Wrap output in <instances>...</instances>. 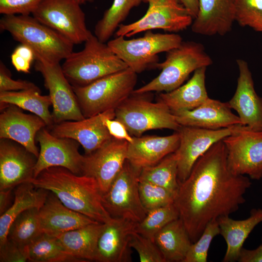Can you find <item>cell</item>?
<instances>
[{
    "label": "cell",
    "instance_id": "44dd1931",
    "mask_svg": "<svg viewBox=\"0 0 262 262\" xmlns=\"http://www.w3.org/2000/svg\"><path fill=\"white\" fill-rule=\"evenodd\" d=\"M20 108L9 105L0 115V139L15 141L38 157L35 144L38 132L47 126L44 121L33 114H27Z\"/></svg>",
    "mask_w": 262,
    "mask_h": 262
},
{
    "label": "cell",
    "instance_id": "c3c4849f",
    "mask_svg": "<svg viewBox=\"0 0 262 262\" xmlns=\"http://www.w3.org/2000/svg\"><path fill=\"white\" fill-rule=\"evenodd\" d=\"M186 8L193 18H195L198 12V0H179Z\"/></svg>",
    "mask_w": 262,
    "mask_h": 262
},
{
    "label": "cell",
    "instance_id": "52a82bcc",
    "mask_svg": "<svg viewBox=\"0 0 262 262\" xmlns=\"http://www.w3.org/2000/svg\"><path fill=\"white\" fill-rule=\"evenodd\" d=\"M182 41L177 33H155L147 31L141 37L128 40L124 36H115L107 43L128 67L137 74L155 68L159 63V53L178 47Z\"/></svg>",
    "mask_w": 262,
    "mask_h": 262
},
{
    "label": "cell",
    "instance_id": "5b68a950",
    "mask_svg": "<svg viewBox=\"0 0 262 262\" xmlns=\"http://www.w3.org/2000/svg\"><path fill=\"white\" fill-rule=\"evenodd\" d=\"M212 64V58L202 44L193 41H182L178 47L166 52L165 60L156 65L155 68L161 70L159 75L134 89L132 93L172 91L181 86L192 72Z\"/></svg>",
    "mask_w": 262,
    "mask_h": 262
},
{
    "label": "cell",
    "instance_id": "681fc988",
    "mask_svg": "<svg viewBox=\"0 0 262 262\" xmlns=\"http://www.w3.org/2000/svg\"><path fill=\"white\" fill-rule=\"evenodd\" d=\"M251 28L256 31L262 33V13Z\"/></svg>",
    "mask_w": 262,
    "mask_h": 262
},
{
    "label": "cell",
    "instance_id": "4dcf8cb0",
    "mask_svg": "<svg viewBox=\"0 0 262 262\" xmlns=\"http://www.w3.org/2000/svg\"><path fill=\"white\" fill-rule=\"evenodd\" d=\"M0 103L2 111L9 105H13L39 116L50 129L55 124L49 110L52 106L51 98L49 95H41L40 90L0 92Z\"/></svg>",
    "mask_w": 262,
    "mask_h": 262
},
{
    "label": "cell",
    "instance_id": "6da1fadb",
    "mask_svg": "<svg viewBox=\"0 0 262 262\" xmlns=\"http://www.w3.org/2000/svg\"><path fill=\"white\" fill-rule=\"evenodd\" d=\"M251 185L247 177L230 170L222 140L202 155L187 178L179 182L174 200L192 243L210 222L236 212Z\"/></svg>",
    "mask_w": 262,
    "mask_h": 262
},
{
    "label": "cell",
    "instance_id": "8992f818",
    "mask_svg": "<svg viewBox=\"0 0 262 262\" xmlns=\"http://www.w3.org/2000/svg\"><path fill=\"white\" fill-rule=\"evenodd\" d=\"M137 74L129 68L84 86H72L84 116L115 110L133 93Z\"/></svg>",
    "mask_w": 262,
    "mask_h": 262
},
{
    "label": "cell",
    "instance_id": "83f0119b",
    "mask_svg": "<svg viewBox=\"0 0 262 262\" xmlns=\"http://www.w3.org/2000/svg\"><path fill=\"white\" fill-rule=\"evenodd\" d=\"M103 223L98 222L55 236L66 252L80 261H96L98 239Z\"/></svg>",
    "mask_w": 262,
    "mask_h": 262
},
{
    "label": "cell",
    "instance_id": "ac0fdd59",
    "mask_svg": "<svg viewBox=\"0 0 262 262\" xmlns=\"http://www.w3.org/2000/svg\"><path fill=\"white\" fill-rule=\"evenodd\" d=\"M37 157L12 140H0V190L14 189L34 178Z\"/></svg>",
    "mask_w": 262,
    "mask_h": 262
},
{
    "label": "cell",
    "instance_id": "7bdbcfd3",
    "mask_svg": "<svg viewBox=\"0 0 262 262\" xmlns=\"http://www.w3.org/2000/svg\"><path fill=\"white\" fill-rule=\"evenodd\" d=\"M31 89L40 90L32 82L12 79L10 72L4 64L0 63V92L7 91H17Z\"/></svg>",
    "mask_w": 262,
    "mask_h": 262
},
{
    "label": "cell",
    "instance_id": "e0dca14e",
    "mask_svg": "<svg viewBox=\"0 0 262 262\" xmlns=\"http://www.w3.org/2000/svg\"><path fill=\"white\" fill-rule=\"evenodd\" d=\"M115 116L110 110L80 120L65 121L55 124L50 129L54 135L73 139L83 148L85 155L101 147L113 138L104 123L105 117Z\"/></svg>",
    "mask_w": 262,
    "mask_h": 262
},
{
    "label": "cell",
    "instance_id": "74e56055",
    "mask_svg": "<svg viewBox=\"0 0 262 262\" xmlns=\"http://www.w3.org/2000/svg\"><path fill=\"white\" fill-rule=\"evenodd\" d=\"M220 234L217 220L210 222L201 236L189 248L183 262H206L208 252L213 238Z\"/></svg>",
    "mask_w": 262,
    "mask_h": 262
},
{
    "label": "cell",
    "instance_id": "d6986e66",
    "mask_svg": "<svg viewBox=\"0 0 262 262\" xmlns=\"http://www.w3.org/2000/svg\"><path fill=\"white\" fill-rule=\"evenodd\" d=\"M236 63L239 69L237 85L228 103L237 112L242 125L252 131H262V98L255 90L248 63L241 59Z\"/></svg>",
    "mask_w": 262,
    "mask_h": 262
},
{
    "label": "cell",
    "instance_id": "b9f144b4",
    "mask_svg": "<svg viewBox=\"0 0 262 262\" xmlns=\"http://www.w3.org/2000/svg\"><path fill=\"white\" fill-rule=\"evenodd\" d=\"M11 59L12 65L17 71L28 73L33 62L35 60V54L30 47L21 44L14 50Z\"/></svg>",
    "mask_w": 262,
    "mask_h": 262
},
{
    "label": "cell",
    "instance_id": "277c9868",
    "mask_svg": "<svg viewBox=\"0 0 262 262\" xmlns=\"http://www.w3.org/2000/svg\"><path fill=\"white\" fill-rule=\"evenodd\" d=\"M0 28L16 41L30 47L35 56L55 63L73 52L74 44L56 31L30 15H3Z\"/></svg>",
    "mask_w": 262,
    "mask_h": 262
},
{
    "label": "cell",
    "instance_id": "d6a6232c",
    "mask_svg": "<svg viewBox=\"0 0 262 262\" xmlns=\"http://www.w3.org/2000/svg\"><path fill=\"white\" fill-rule=\"evenodd\" d=\"M143 2L145 0H114L111 7L104 12L101 18L96 23L95 35L99 41L107 43L131 10Z\"/></svg>",
    "mask_w": 262,
    "mask_h": 262
},
{
    "label": "cell",
    "instance_id": "d590c367",
    "mask_svg": "<svg viewBox=\"0 0 262 262\" xmlns=\"http://www.w3.org/2000/svg\"><path fill=\"white\" fill-rule=\"evenodd\" d=\"M179 217V212L174 203L152 209L147 211L141 221L136 223L134 231L154 241L160 230Z\"/></svg>",
    "mask_w": 262,
    "mask_h": 262
},
{
    "label": "cell",
    "instance_id": "4fadbf2b",
    "mask_svg": "<svg viewBox=\"0 0 262 262\" xmlns=\"http://www.w3.org/2000/svg\"><path fill=\"white\" fill-rule=\"evenodd\" d=\"M227 163L235 175H247L253 180L262 178V131L248 127L224 138Z\"/></svg>",
    "mask_w": 262,
    "mask_h": 262
},
{
    "label": "cell",
    "instance_id": "f907efd6",
    "mask_svg": "<svg viewBox=\"0 0 262 262\" xmlns=\"http://www.w3.org/2000/svg\"><path fill=\"white\" fill-rule=\"evenodd\" d=\"M94 0H77V1L81 4L88 2H92Z\"/></svg>",
    "mask_w": 262,
    "mask_h": 262
},
{
    "label": "cell",
    "instance_id": "7c38bea8",
    "mask_svg": "<svg viewBox=\"0 0 262 262\" xmlns=\"http://www.w3.org/2000/svg\"><path fill=\"white\" fill-rule=\"evenodd\" d=\"M34 68L43 78L52 101V116L54 124L85 118L72 85L64 75L60 63L49 61L35 56Z\"/></svg>",
    "mask_w": 262,
    "mask_h": 262
},
{
    "label": "cell",
    "instance_id": "bcb514c9",
    "mask_svg": "<svg viewBox=\"0 0 262 262\" xmlns=\"http://www.w3.org/2000/svg\"><path fill=\"white\" fill-rule=\"evenodd\" d=\"M237 261L239 262H262V244L257 248L249 250L242 247Z\"/></svg>",
    "mask_w": 262,
    "mask_h": 262
},
{
    "label": "cell",
    "instance_id": "9c48e42d",
    "mask_svg": "<svg viewBox=\"0 0 262 262\" xmlns=\"http://www.w3.org/2000/svg\"><path fill=\"white\" fill-rule=\"evenodd\" d=\"M141 170L126 160L108 190L102 194L103 205L112 217L138 223L146 216L147 212L142 205L139 191Z\"/></svg>",
    "mask_w": 262,
    "mask_h": 262
},
{
    "label": "cell",
    "instance_id": "7a4b0ae2",
    "mask_svg": "<svg viewBox=\"0 0 262 262\" xmlns=\"http://www.w3.org/2000/svg\"><path fill=\"white\" fill-rule=\"evenodd\" d=\"M31 182L36 188L54 194L69 209L96 221L104 223L112 218L103 205L102 194L93 177L55 166L43 170Z\"/></svg>",
    "mask_w": 262,
    "mask_h": 262
},
{
    "label": "cell",
    "instance_id": "484cf974",
    "mask_svg": "<svg viewBox=\"0 0 262 262\" xmlns=\"http://www.w3.org/2000/svg\"><path fill=\"white\" fill-rule=\"evenodd\" d=\"M207 67L196 70L192 77L185 84L167 92H162L158 100L164 103L172 113L193 110L208 98L205 78Z\"/></svg>",
    "mask_w": 262,
    "mask_h": 262
},
{
    "label": "cell",
    "instance_id": "ee69618b",
    "mask_svg": "<svg viewBox=\"0 0 262 262\" xmlns=\"http://www.w3.org/2000/svg\"><path fill=\"white\" fill-rule=\"evenodd\" d=\"M28 260L24 248L7 238V241L0 246V262H24Z\"/></svg>",
    "mask_w": 262,
    "mask_h": 262
},
{
    "label": "cell",
    "instance_id": "30bf717a",
    "mask_svg": "<svg viewBox=\"0 0 262 262\" xmlns=\"http://www.w3.org/2000/svg\"><path fill=\"white\" fill-rule=\"evenodd\" d=\"M148 4L143 16L128 24H120L115 36L131 37L139 33L161 29L175 33L191 26L194 18L179 0H145Z\"/></svg>",
    "mask_w": 262,
    "mask_h": 262
},
{
    "label": "cell",
    "instance_id": "2e32d148",
    "mask_svg": "<svg viewBox=\"0 0 262 262\" xmlns=\"http://www.w3.org/2000/svg\"><path fill=\"white\" fill-rule=\"evenodd\" d=\"M128 142L113 138L94 152L84 155L82 175L97 181L102 194L110 188L127 160Z\"/></svg>",
    "mask_w": 262,
    "mask_h": 262
},
{
    "label": "cell",
    "instance_id": "f35d334b",
    "mask_svg": "<svg viewBox=\"0 0 262 262\" xmlns=\"http://www.w3.org/2000/svg\"><path fill=\"white\" fill-rule=\"evenodd\" d=\"M130 245L137 251L141 262H166L153 241L135 231L131 235Z\"/></svg>",
    "mask_w": 262,
    "mask_h": 262
},
{
    "label": "cell",
    "instance_id": "9a60e30c",
    "mask_svg": "<svg viewBox=\"0 0 262 262\" xmlns=\"http://www.w3.org/2000/svg\"><path fill=\"white\" fill-rule=\"evenodd\" d=\"M36 139L40 150L34 166V178L43 170L55 166L82 175L84 156L79 151L78 142L72 139L57 137L45 128L38 132Z\"/></svg>",
    "mask_w": 262,
    "mask_h": 262
},
{
    "label": "cell",
    "instance_id": "ba28073f",
    "mask_svg": "<svg viewBox=\"0 0 262 262\" xmlns=\"http://www.w3.org/2000/svg\"><path fill=\"white\" fill-rule=\"evenodd\" d=\"M147 93H132L115 110V118L135 137L151 130L167 129L177 131L181 126L172 112L162 101L152 102L147 98Z\"/></svg>",
    "mask_w": 262,
    "mask_h": 262
},
{
    "label": "cell",
    "instance_id": "60d3db41",
    "mask_svg": "<svg viewBox=\"0 0 262 262\" xmlns=\"http://www.w3.org/2000/svg\"><path fill=\"white\" fill-rule=\"evenodd\" d=\"M43 0H0V13L3 15H30Z\"/></svg>",
    "mask_w": 262,
    "mask_h": 262
},
{
    "label": "cell",
    "instance_id": "5bb4252c",
    "mask_svg": "<svg viewBox=\"0 0 262 262\" xmlns=\"http://www.w3.org/2000/svg\"><path fill=\"white\" fill-rule=\"evenodd\" d=\"M245 127L237 124L213 130L181 126L177 131L180 136V145L175 151L179 182L187 178L196 162L212 145Z\"/></svg>",
    "mask_w": 262,
    "mask_h": 262
},
{
    "label": "cell",
    "instance_id": "4316f807",
    "mask_svg": "<svg viewBox=\"0 0 262 262\" xmlns=\"http://www.w3.org/2000/svg\"><path fill=\"white\" fill-rule=\"evenodd\" d=\"M220 234L227 243V247L223 262L237 261L244 242L254 228L262 222V209H252L250 216L244 220H236L229 215L217 219Z\"/></svg>",
    "mask_w": 262,
    "mask_h": 262
},
{
    "label": "cell",
    "instance_id": "f546056e",
    "mask_svg": "<svg viewBox=\"0 0 262 262\" xmlns=\"http://www.w3.org/2000/svg\"><path fill=\"white\" fill-rule=\"evenodd\" d=\"M154 242L166 262H183L192 244L186 228L179 218L155 235Z\"/></svg>",
    "mask_w": 262,
    "mask_h": 262
},
{
    "label": "cell",
    "instance_id": "836d02e7",
    "mask_svg": "<svg viewBox=\"0 0 262 262\" xmlns=\"http://www.w3.org/2000/svg\"><path fill=\"white\" fill-rule=\"evenodd\" d=\"M139 180L147 181L164 187L176 195L179 182L178 160L175 152L168 155L156 164L142 169Z\"/></svg>",
    "mask_w": 262,
    "mask_h": 262
},
{
    "label": "cell",
    "instance_id": "ffe728a7",
    "mask_svg": "<svg viewBox=\"0 0 262 262\" xmlns=\"http://www.w3.org/2000/svg\"><path fill=\"white\" fill-rule=\"evenodd\" d=\"M136 223L128 219L112 217L103 223L97 245L96 262H131L130 240Z\"/></svg>",
    "mask_w": 262,
    "mask_h": 262
},
{
    "label": "cell",
    "instance_id": "ab89813d",
    "mask_svg": "<svg viewBox=\"0 0 262 262\" xmlns=\"http://www.w3.org/2000/svg\"><path fill=\"white\" fill-rule=\"evenodd\" d=\"M262 13V0H235V19L242 27L251 28Z\"/></svg>",
    "mask_w": 262,
    "mask_h": 262
},
{
    "label": "cell",
    "instance_id": "f6af8a7d",
    "mask_svg": "<svg viewBox=\"0 0 262 262\" xmlns=\"http://www.w3.org/2000/svg\"><path fill=\"white\" fill-rule=\"evenodd\" d=\"M104 123L111 136L119 140H125L131 143L133 139L125 125L115 118V116L111 115L105 117Z\"/></svg>",
    "mask_w": 262,
    "mask_h": 262
},
{
    "label": "cell",
    "instance_id": "7402d4cb",
    "mask_svg": "<svg viewBox=\"0 0 262 262\" xmlns=\"http://www.w3.org/2000/svg\"><path fill=\"white\" fill-rule=\"evenodd\" d=\"M180 142L178 131L165 136H134L133 141L128 143L127 160L139 170L154 165L168 155L175 152Z\"/></svg>",
    "mask_w": 262,
    "mask_h": 262
},
{
    "label": "cell",
    "instance_id": "7dc6e473",
    "mask_svg": "<svg viewBox=\"0 0 262 262\" xmlns=\"http://www.w3.org/2000/svg\"><path fill=\"white\" fill-rule=\"evenodd\" d=\"M13 188L0 190V215L3 214L12 205Z\"/></svg>",
    "mask_w": 262,
    "mask_h": 262
},
{
    "label": "cell",
    "instance_id": "e575fe53",
    "mask_svg": "<svg viewBox=\"0 0 262 262\" xmlns=\"http://www.w3.org/2000/svg\"><path fill=\"white\" fill-rule=\"evenodd\" d=\"M39 209H30L18 215L10 227L7 238L24 248L43 233L39 219Z\"/></svg>",
    "mask_w": 262,
    "mask_h": 262
},
{
    "label": "cell",
    "instance_id": "8d00e7d4",
    "mask_svg": "<svg viewBox=\"0 0 262 262\" xmlns=\"http://www.w3.org/2000/svg\"><path fill=\"white\" fill-rule=\"evenodd\" d=\"M139 191L142 205L147 212L174 203V193L152 183L139 180Z\"/></svg>",
    "mask_w": 262,
    "mask_h": 262
},
{
    "label": "cell",
    "instance_id": "f1b7e54d",
    "mask_svg": "<svg viewBox=\"0 0 262 262\" xmlns=\"http://www.w3.org/2000/svg\"><path fill=\"white\" fill-rule=\"evenodd\" d=\"M49 193L47 190L35 188L31 182L23 183L15 188L13 202L0 216V246L7 241L10 227L16 218L27 210L40 209Z\"/></svg>",
    "mask_w": 262,
    "mask_h": 262
},
{
    "label": "cell",
    "instance_id": "3957f363",
    "mask_svg": "<svg viewBox=\"0 0 262 262\" xmlns=\"http://www.w3.org/2000/svg\"><path fill=\"white\" fill-rule=\"evenodd\" d=\"M63 73L74 86H84L108 75L127 69L128 66L112 50L91 34L84 48L72 52L61 66Z\"/></svg>",
    "mask_w": 262,
    "mask_h": 262
},
{
    "label": "cell",
    "instance_id": "1f68e13d",
    "mask_svg": "<svg viewBox=\"0 0 262 262\" xmlns=\"http://www.w3.org/2000/svg\"><path fill=\"white\" fill-rule=\"evenodd\" d=\"M28 261L32 262H81L67 253L57 238L43 233L24 247Z\"/></svg>",
    "mask_w": 262,
    "mask_h": 262
},
{
    "label": "cell",
    "instance_id": "603a6c76",
    "mask_svg": "<svg viewBox=\"0 0 262 262\" xmlns=\"http://www.w3.org/2000/svg\"><path fill=\"white\" fill-rule=\"evenodd\" d=\"M235 0H198V12L191 25L195 33L224 35L232 29Z\"/></svg>",
    "mask_w": 262,
    "mask_h": 262
},
{
    "label": "cell",
    "instance_id": "d4e9b609",
    "mask_svg": "<svg viewBox=\"0 0 262 262\" xmlns=\"http://www.w3.org/2000/svg\"><path fill=\"white\" fill-rule=\"evenodd\" d=\"M38 215L42 232L51 235L74 230L97 222L69 209L50 192L39 209Z\"/></svg>",
    "mask_w": 262,
    "mask_h": 262
},
{
    "label": "cell",
    "instance_id": "cb8c5ba5",
    "mask_svg": "<svg viewBox=\"0 0 262 262\" xmlns=\"http://www.w3.org/2000/svg\"><path fill=\"white\" fill-rule=\"evenodd\" d=\"M231 109L228 102L209 98L193 110L173 113L180 126L215 130L241 124L239 116Z\"/></svg>",
    "mask_w": 262,
    "mask_h": 262
},
{
    "label": "cell",
    "instance_id": "8fae6325",
    "mask_svg": "<svg viewBox=\"0 0 262 262\" xmlns=\"http://www.w3.org/2000/svg\"><path fill=\"white\" fill-rule=\"evenodd\" d=\"M80 5L77 0H43L32 15L74 45H78L84 43L92 34Z\"/></svg>",
    "mask_w": 262,
    "mask_h": 262
}]
</instances>
